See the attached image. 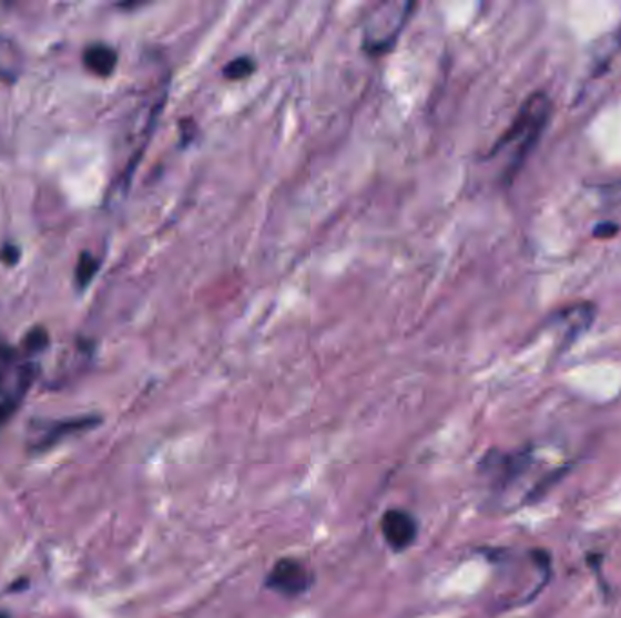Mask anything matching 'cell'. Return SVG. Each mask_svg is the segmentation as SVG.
<instances>
[{
  "mask_svg": "<svg viewBox=\"0 0 621 618\" xmlns=\"http://www.w3.org/2000/svg\"><path fill=\"white\" fill-rule=\"evenodd\" d=\"M256 70L255 60L251 56H236V59L227 62L224 68V76L230 80H242L253 75Z\"/></svg>",
  "mask_w": 621,
  "mask_h": 618,
  "instance_id": "10",
  "label": "cell"
},
{
  "mask_svg": "<svg viewBox=\"0 0 621 618\" xmlns=\"http://www.w3.org/2000/svg\"><path fill=\"white\" fill-rule=\"evenodd\" d=\"M116 51L110 45L93 44L84 51V65L91 73L110 76L116 68Z\"/></svg>",
  "mask_w": 621,
  "mask_h": 618,
  "instance_id": "8",
  "label": "cell"
},
{
  "mask_svg": "<svg viewBox=\"0 0 621 618\" xmlns=\"http://www.w3.org/2000/svg\"><path fill=\"white\" fill-rule=\"evenodd\" d=\"M381 535L386 538L387 546L395 552L411 548L418 537V523L415 515L406 509H387L381 517Z\"/></svg>",
  "mask_w": 621,
  "mask_h": 618,
  "instance_id": "5",
  "label": "cell"
},
{
  "mask_svg": "<svg viewBox=\"0 0 621 618\" xmlns=\"http://www.w3.org/2000/svg\"><path fill=\"white\" fill-rule=\"evenodd\" d=\"M549 113H551V100L546 93H535V95L529 96L521 105V110L518 111L517 119L512 122L511 127L503 133V136L492 147L491 155H497L498 151L503 150L515 140L521 138V142H523L535 131L546 130Z\"/></svg>",
  "mask_w": 621,
  "mask_h": 618,
  "instance_id": "3",
  "label": "cell"
},
{
  "mask_svg": "<svg viewBox=\"0 0 621 618\" xmlns=\"http://www.w3.org/2000/svg\"><path fill=\"white\" fill-rule=\"evenodd\" d=\"M48 341H50V338H48V332L44 329H33L26 336L24 347L30 354H37L48 347Z\"/></svg>",
  "mask_w": 621,
  "mask_h": 618,
  "instance_id": "11",
  "label": "cell"
},
{
  "mask_svg": "<svg viewBox=\"0 0 621 618\" xmlns=\"http://www.w3.org/2000/svg\"><path fill=\"white\" fill-rule=\"evenodd\" d=\"M612 189H614V187H612ZM617 190H621V184L618 185V189Z\"/></svg>",
  "mask_w": 621,
  "mask_h": 618,
  "instance_id": "16",
  "label": "cell"
},
{
  "mask_svg": "<svg viewBox=\"0 0 621 618\" xmlns=\"http://www.w3.org/2000/svg\"><path fill=\"white\" fill-rule=\"evenodd\" d=\"M618 230H620V227L617 224L603 222V224H598L592 229V235L597 236V238H612V236H617Z\"/></svg>",
  "mask_w": 621,
  "mask_h": 618,
  "instance_id": "12",
  "label": "cell"
},
{
  "mask_svg": "<svg viewBox=\"0 0 621 618\" xmlns=\"http://www.w3.org/2000/svg\"><path fill=\"white\" fill-rule=\"evenodd\" d=\"M21 258V250L17 249L16 245H6L4 249L0 250V259L8 265H16Z\"/></svg>",
  "mask_w": 621,
  "mask_h": 618,
  "instance_id": "13",
  "label": "cell"
},
{
  "mask_svg": "<svg viewBox=\"0 0 621 618\" xmlns=\"http://www.w3.org/2000/svg\"><path fill=\"white\" fill-rule=\"evenodd\" d=\"M102 419L99 415H79V418L50 419L31 424V435L28 439L30 454H44L55 449L64 439L84 434L95 430Z\"/></svg>",
  "mask_w": 621,
  "mask_h": 618,
  "instance_id": "2",
  "label": "cell"
},
{
  "mask_svg": "<svg viewBox=\"0 0 621 618\" xmlns=\"http://www.w3.org/2000/svg\"><path fill=\"white\" fill-rule=\"evenodd\" d=\"M0 618H10V615H8V614H0Z\"/></svg>",
  "mask_w": 621,
  "mask_h": 618,
  "instance_id": "15",
  "label": "cell"
},
{
  "mask_svg": "<svg viewBox=\"0 0 621 618\" xmlns=\"http://www.w3.org/2000/svg\"><path fill=\"white\" fill-rule=\"evenodd\" d=\"M597 309L592 305L583 303L566 309L560 315V323L566 325V344L577 341L594 321Z\"/></svg>",
  "mask_w": 621,
  "mask_h": 618,
  "instance_id": "7",
  "label": "cell"
},
{
  "mask_svg": "<svg viewBox=\"0 0 621 618\" xmlns=\"http://www.w3.org/2000/svg\"><path fill=\"white\" fill-rule=\"evenodd\" d=\"M37 375H39V367L35 363L24 364L19 372L13 390L0 399V432L21 409L26 394L30 392L31 384L35 383Z\"/></svg>",
  "mask_w": 621,
  "mask_h": 618,
  "instance_id": "6",
  "label": "cell"
},
{
  "mask_svg": "<svg viewBox=\"0 0 621 618\" xmlns=\"http://www.w3.org/2000/svg\"><path fill=\"white\" fill-rule=\"evenodd\" d=\"M8 359L4 358V354L0 352V383H2V374H4V364Z\"/></svg>",
  "mask_w": 621,
  "mask_h": 618,
  "instance_id": "14",
  "label": "cell"
},
{
  "mask_svg": "<svg viewBox=\"0 0 621 618\" xmlns=\"http://www.w3.org/2000/svg\"><path fill=\"white\" fill-rule=\"evenodd\" d=\"M415 2L391 0L373 8L364 24V48L371 55L391 50L415 11Z\"/></svg>",
  "mask_w": 621,
  "mask_h": 618,
  "instance_id": "1",
  "label": "cell"
},
{
  "mask_svg": "<svg viewBox=\"0 0 621 618\" xmlns=\"http://www.w3.org/2000/svg\"><path fill=\"white\" fill-rule=\"evenodd\" d=\"M264 586L282 597H301L313 586V574L296 558H281L271 568Z\"/></svg>",
  "mask_w": 621,
  "mask_h": 618,
  "instance_id": "4",
  "label": "cell"
},
{
  "mask_svg": "<svg viewBox=\"0 0 621 618\" xmlns=\"http://www.w3.org/2000/svg\"><path fill=\"white\" fill-rule=\"evenodd\" d=\"M96 270H99V259L91 256L90 253H82L75 269L77 287L85 289L95 278Z\"/></svg>",
  "mask_w": 621,
  "mask_h": 618,
  "instance_id": "9",
  "label": "cell"
}]
</instances>
